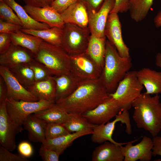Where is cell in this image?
Wrapping results in <instances>:
<instances>
[{
    "label": "cell",
    "mask_w": 161,
    "mask_h": 161,
    "mask_svg": "<svg viewBox=\"0 0 161 161\" xmlns=\"http://www.w3.org/2000/svg\"><path fill=\"white\" fill-rule=\"evenodd\" d=\"M100 78L80 82L70 95L55 101L68 113L82 114L95 108L109 97Z\"/></svg>",
    "instance_id": "6da1fadb"
},
{
    "label": "cell",
    "mask_w": 161,
    "mask_h": 161,
    "mask_svg": "<svg viewBox=\"0 0 161 161\" xmlns=\"http://www.w3.org/2000/svg\"><path fill=\"white\" fill-rule=\"evenodd\" d=\"M159 94L153 96L142 93L133 102L132 118L137 127L148 131L153 137L161 131V103Z\"/></svg>",
    "instance_id": "7a4b0ae2"
},
{
    "label": "cell",
    "mask_w": 161,
    "mask_h": 161,
    "mask_svg": "<svg viewBox=\"0 0 161 161\" xmlns=\"http://www.w3.org/2000/svg\"><path fill=\"white\" fill-rule=\"evenodd\" d=\"M132 66L130 57H121L116 48L107 40L104 64L100 78L109 93L115 91Z\"/></svg>",
    "instance_id": "3957f363"
},
{
    "label": "cell",
    "mask_w": 161,
    "mask_h": 161,
    "mask_svg": "<svg viewBox=\"0 0 161 161\" xmlns=\"http://www.w3.org/2000/svg\"><path fill=\"white\" fill-rule=\"evenodd\" d=\"M34 58L46 66L53 75L70 72V55L60 45L43 41L34 55Z\"/></svg>",
    "instance_id": "277c9868"
},
{
    "label": "cell",
    "mask_w": 161,
    "mask_h": 161,
    "mask_svg": "<svg viewBox=\"0 0 161 161\" xmlns=\"http://www.w3.org/2000/svg\"><path fill=\"white\" fill-rule=\"evenodd\" d=\"M55 103L54 101H28L7 98L6 107L10 119L21 132L23 123L30 115L50 108Z\"/></svg>",
    "instance_id": "5b68a950"
},
{
    "label": "cell",
    "mask_w": 161,
    "mask_h": 161,
    "mask_svg": "<svg viewBox=\"0 0 161 161\" xmlns=\"http://www.w3.org/2000/svg\"><path fill=\"white\" fill-rule=\"evenodd\" d=\"M62 29L60 46L69 55L86 52L91 35L89 27L83 28L66 23Z\"/></svg>",
    "instance_id": "8992f818"
},
{
    "label": "cell",
    "mask_w": 161,
    "mask_h": 161,
    "mask_svg": "<svg viewBox=\"0 0 161 161\" xmlns=\"http://www.w3.org/2000/svg\"><path fill=\"white\" fill-rule=\"evenodd\" d=\"M144 86L139 80L137 71H129L119 83L115 91L109 94L119 103L121 111L129 110L141 94Z\"/></svg>",
    "instance_id": "52a82bcc"
},
{
    "label": "cell",
    "mask_w": 161,
    "mask_h": 161,
    "mask_svg": "<svg viewBox=\"0 0 161 161\" xmlns=\"http://www.w3.org/2000/svg\"><path fill=\"white\" fill-rule=\"evenodd\" d=\"M115 117L111 122L100 125L95 124L91 137L92 142L102 144L108 141L120 145H125L128 143L117 142L113 139L112 135L116 124L119 122L126 125L125 132L126 133L129 134L131 133V126L128 110L120 111Z\"/></svg>",
    "instance_id": "ba28073f"
},
{
    "label": "cell",
    "mask_w": 161,
    "mask_h": 161,
    "mask_svg": "<svg viewBox=\"0 0 161 161\" xmlns=\"http://www.w3.org/2000/svg\"><path fill=\"white\" fill-rule=\"evenodd\" d=\"M70 56V72L79 81L100 78L102 70L86 52Z\"/></svg>",
    "instance_id": "9c48e42d"
},
{
    "label": "cell",
    "mask_w": 161,
    "mask_h": 161,
    "mask_svg": "<svg viewBox=\"0 0 161 161\" xmlns=\"http://www.w3.org/2000/svg\"><path fill=\"white\" fill-rule=\"evenodd\" d=\"M120 111L119 103L109 94V97L103 102L93 109L82 114L91 123L100 125L109 122Z\"/></svg>",
    "instance_id": "30bf717a"
},
{
    "label": "cell",
    "mask_w": 161,
    "mask_h": 161,
    "mask_svg": "<svg viewBox=\"0 0 161 161\" xmlns=\"http://www.w3.org/2000/svg\"><path fill=\"white\" fill-rule=\"evenodd\" d=\"M136 139L128 142L124 146H121L124 161H150L152 154L153 143L152 139L146 136L143 137L141 141L135 145L132 143Z\"/></svg>",
    "instance_id": "8fae6325"
},
{
    "label": "cell",
    "mask_w": 161,
    "mask_h": 161,
    "mask_svg": "<svg viewBox=\"0 0 161 161\" xmlns=\"http://www.w3.org/2000/svg\"><path fill=\"white\" fill-rule=\"evenodd\" d=\"M105 35L123 57H130L129 49L125 43L122 36V25L118 13H110L106 25Z\"/></svg>",
    "instance_id": "7c38bea8"
},
{
    "label": "cell",
    "mask_w": 161,
    "mask_h": 161,
    "mask_svg": "<svg viewBox=\"0 0 161 161\" xmlns=\"http://www.w3.org/2000/svg\"><path fill=\"white\" fill-rule=\"evenodd\" d=\"M6 100L0 103V145L11 151L16 148V136L21 131L8 115Z\"/></svg>",
    "instance_id": "4fadbf2b"
},
{
    "label": "cell",
    "mask_w": 161,
    "mask_h": 161,
    "mask_svg": "<svg viewBox=\"0 0 161 161\" xmlns=\"http://www.w3.org/2000/svg\"><path fill=\"white\" fill-rule=\"evenodd\" d=\"M115 2V0H104L97 11L88 12V27L91 35L99 38L106 37L104 33L106 25Z\"/></svg>",
    "instance_id": "5bb4252c"
},
{
    "label": "cell",
    "mask_w": 161,
    "mask_h": 161,
    "mask_svg": "<svg viewBox=\"0 0 161 161\" xmlns=\"http://www.w3.org/2000/svg\"><path fill=\"white\" fill-rule=\"evenodd\" d=\"M0 75L7 87V98L28 101L38 100L35 96L21 84L9 69L0 65Z\"/></svg>",
    "instance_id": "9a60e30c"
},
{
    "label": "cell",
    "mask_w": 161,
    "mask_h": 161,
    "mask_svg": "<svg viewBox=\"0 0 161 161\" xmlns=\"http://www.w3.org/2000/svg\"><path fill=\"white\" fill-rule=\"evenodd\" d=\"M23 7L32 18L38 22L47 24L51 27L63 29L65 23L61 14L51 6L38 7L26 4Z\"/></svg>",
    "instance_id": "2e32d148"
},
{
    "label": "cell",
    "mask_w": 161,
    "mask_h": 161,
    "mask_svg": "<svg viewBox=\"0 0 161 161\" xmlns=\"http://www.w3.org/2000/svg\"><path fill=\"white\" fill-rule=\"evenodd\" d=\"M34 59V54L29 50L12 43L6 52L0 54V65L10 69L21 64L29 63Z\"/></svg>",
    "instance_id": "e0dca14e"
},
{
    "label": "cell",
    "mask_w": 161,
    "mask_h": 161,
    "mask_svg": "<svg viewBox=\"0 0 161 161\" xmlns=\"http://www.w3.org/2000/svg\"><path fill=\"white\" fill-rule=\"evenodd\" d=\"M61 15L65 23L75 24L83 28L88 27L87 10L84 4L79 1L68 7Z\"/></svg>",
    "instance_id": "ac0fdd59"
},
{
    "label": "cell",
    "mask_w": 161,
    "mask_h": 161,
    "mask_svg": "<svg viewBox=\"0 0 161 161\" xmlns=\"http://www.w3.org/2000/svg\"><path fill=\"white\" fill-rule=\"evenodd\" d=\"M121 146L106 142L97 147L92 157V161H123L124 157Z\"/></svg>",
    "instance_id": "d6986e66"
},
{
    "label": "cell",
    "mask_w": 161,
    "mask_h": 161,
    "mask_svg": "<svg viewBox=\"0 0 161 161\" xmlns=\"http://www.w3.org/2000/svg\"><path fill=\"white\" fill-rule=\"evenodd\" d=\"M92 129L70 133L56 138L46 139L41 143V146L46 148L55 151L61 154L76 139L83 136L92 134Z\"/></svg>",
    "instance_id": "ffe728a7"
},
{
    "label": "cell",
    "mask_w": 161,
    "mask_h": 161,
    "mask_svg": "<svg viewBox=\"0 0 161 161\" xmlns=\"http://www.w3.org/2000/svg\"><path fill=\"white\" fill-rule=\"evenodd\" d=\"M137 77L148 94H161V72L148 68L137 71Z\"/></svg>",
    "instance_id": "44dd1931"
},
{
    "label": "cell",
    "mask_w": 161,
    "mask_h": 161,
    "mask_svg": "<svg viewBox=\"0 0 161 161\" xmlns=\"http://www.w3.org/2000/svg\"><path fill=\"white\" fill-rule=\"evenodd\" d=\"M27 89L38 100L55 101L56 83L53 76L44 80L35 82Z\"/></svg>",
    "instance_id": "7402d4cb"
},
{
    "label": "cell",
    "mask_w": 161,
    "mask_h": 161,
    "mask_svg": "<svg viewBox=\"0 0 161 161\" xmlns=\"http://www.w3.org/2000/svg\"><path fill=\"white\" fill-rule=\"evenodd\" d=\"M47 123L32 114L24 121L23 126L28 131L29 139L34 142L41 143L46 140L45 131Z\"/></svg>",
    "instance_id": "603a6c76"
},
{
    "label": "cell",
    "mask_w": 161,
    "mask_h": 161,
    "mask_svg": "<svg viewBox=\"0 0 161 161\" xmlns=\"http://www.w3.org/2000/svg\"><path fill=\"white\" fill-rule=\"evenodd\" d=\"M16 13L21 24L22 29L41 30L51 27L47 24L38 22L32 18L26 12L23 7L15 0H3Z\"/></svg>",
    "instance_id": "cb8c5ba5"
},
{
    "label": "cell",
    "mask_w": 161,
    "mask_h": 161,
    "mask_svg": "<svg viewBox=\"0 0 161 161\" xmlns=\"http://www.w3.org/2000/svg\"><path fill=\"white\" fill-rule=\"evenodd\" d=\"M53 77L56 83L55 100L71 94L80 82L70 72L59 75H54Z\"/></svg>",
    "instance_id": "d4e9b609"
},
{
    "label": "cell",
    "mask_w": 161,
    "mask_h": 161,
    "mask_svg": "<svg viewBox=\"0 0 161 161\" xmlns=\"http://www.w3.org/2000/svg\"><path fill=\"white\" fill-rule=\"evenodd\" d=\"M106 38L91 35L86 52L102 70L105 62Z\"/></svg>",
    "instance_id": "484cf974"
},
{
    "label": "cell",
    "mask_w": 161,
    "mask_h": 161,
    "mask_svg": "<svg viewBox=\"0 0 161 161\" xmlns=\"http://www.w3.org/2000/svg\"><path fill=\"white\" fill-rule=\"evenodd\" d=\"M10 34L13 44L26 48L34 55L43 41L37 36L25 33L21 30Z\"/></svg>",
    "instance_id": "4316f807"
},
{
    "label": "cell",
    "mask_w": 161,
    "mask_h": 161,
    "mask_svg": "<svg viewBox=\"0 0 161 161\" xmlns=\"http://www.w3.org/2000/svg\"><path fill=\"white\" fill-rule=\"evenodd\" d=\"M33 114L47 123L63 124L67 119L69 113L55 103L51 107L38 111Z\"/></svg>",
    "instance_id": "83f0119b"
},
{
    "label": "cell",
    "mask_w": 161,
    "mask_h": 161,
    "mask_svg": "<svg viewBox=\"0 0 161 161\" xmlns=\"http://www.w3.org/2000/svg\"><path fill=\"white\" fill-rule=\"evenodd\" d=\"M23 32L37 36L50 44L60 45L63 29L58 27H52L41 30L22 29Z\"/></svg>",
    "instance_id": "f1b7e54d"
},
{
    "label": "cell",
    "mask_w": 161,
    "mask_h": 161,
    "mask_svg": "<svg viewBox=\"0 0 161 161\" xmlns=\"http://www.w3.org/2000/svg\"><path fill=\"white\" fill-rule=\"evenodd\" d=\"M70 133L93 129L95 124L90 123L82 114L69 113L66 120L62 124Z\"/></svg>",
    "instance_id": "f546056e"
},
{
    "label": "cell",
    "mask_w": 161,
    "mask_h": 161,
    "mask_svg": "<svg viewBox=\"0 0 161 161\" xmlns=\"http://www.w3.org/2000/svg\"><path fill=\"white\" fill-rule=\"evenodd\" d=\"M154 0H130L129 10L131 18L136 22L146 17Z\"/></svg>",
    "instance_id": "4dcf8cb0"
},
{
    "label": "cell",
    "mask_w": 161,
    "mask_h": 161,
    "mask_svg": "<svg viewBox=\"0 0 161 161\" xmlns=\"http://www.w3.org/2000/svg\"><path fill=\"white\" fill-rule=\"evenodd\" d=\"M9 69L21 84L27 89L35 82L33 71L27 63L21 64Z\"/></svg>",
    "instance_id": "1f68e13d"
},
{
    "label": "cell",
    "mask_w": 161,
    "mask_h": 161,
    "mask_svg": "<svg viewBox=\"0 0 161 161\" xmlns=\"http://www.w3.org/2000/svg\"><path fill=\"white\" fill-rule=\"evenodd\" d=\"M28 64L33 71L35 82L44 80L54 76L46 66L35 59Z\"/></svg>",
    "instance_id": "d6a6232c"
},
{
    "label": "cell",
    "mask_w": 161,
    "mask_h": 161,
    "mask_svg": "<svg viewBox=\"0 0 161 161\" xmlns=\"http://www.w3.org/2000/svg\"><path fill=\"white\" fill-rule=\"evenodd\" d=\"M13 10L3 0H0V19L22 26L20 20Z\"/></svg>",
    "instance_id": "836d02e7"
},
{
    "label": "cell",
    "mask_w": 161,
    "mask_h": 161,
    "mask_svg": "<svg viewBox=\"0 0 161 161\" xmlns=\"http://www.w3.org/2000/svg\"><path fill=\"white\" fill-rule=\"evenodd\" d=\"M70 133L62 124L47 123L45 131L46 139L56 138Z\"/></svg>",
    "instance_id": "e575fe53"
},
{
    "label": "cell",
    "mask_w": 161,
    "mask_h": 161,
    "mask_svg": "<svg viewBox=\"0 0 161 161\" xmlns=\"http://www.w3.org/2000/svg\"><path fill=\"white\" fill-rule=\"evenodd\" d=\"M0 145V161H28L27 158L20 154H15Z\"/></svg>",
    "instance_id": "d590c367"
},
{
    "label": "cell",
    "mask_w": 161,
    "mask_h": 161,
    "mask_svg": "<svg viewBox=\"0 0 161 161\" xmlns=\"http://www.w3.org/2000/svg\"><path fill=\"white\" fill-rule=\"evenodd\" d=\"M39 155L44 161H58L61 154L55 151L41 146Z\"/></svg>",
    "instance_id": "8d00e7d4"
},
{
    "label": "cell",
    "mask_w": 161,
    "mask_h": 161,
    "mask_svg": "<svg viewBox=\"0 0 161 161\" xmlns=\"http://www.w3.org/2000/svg\"><path fill=\"white\" fill-rule=\"evenodd\" d=\"M22 29L21 26L0 19V33L10 34Z\"/></svg>",
    "instance_id": "74e56055"
},
{
    "label": "cell",
    "mask_w": 161,
    "mask_h": 161,
    "mask_svg": "<svg viewBox=\"0 0 161 161\" xmlns=\"http://www.w3.org/2000/svg\"><path fill=\"white\" fill-rule=\"evenodd\" d=\"M79 0H55L50 5L61 14L68 7Z\"/></svg>",
    "instance_id": "f35d334b"
},
{
    "label": "cell",
    "mask_w": 161,
    "mask_h": 161,
    "mask_svg": "<svg viewBox=\"0 0 161 161\" xmlns=\"http://www.w3.org/2000/svg\"><path fill=\"white\" fill-rule=\"evenodd\" d=\"M130 1L115 0L114 5L110 13H122L127 12L129 10Z\"/></svg>",
    "instance_id": "ab89813d"
},
{
    "label": "cell",
    "mask_w": 161,
    "mask_h": 161,
    "mask_svg": "<svg viewBox=\"0 0 161 161\" xmlns=\"http://www.w3.org/2000/svg\"><path fill=\"white\" fill-rule=\"evenodd\" d=\"M18 150L21 155L26 158L31 157L33 153L32 146L26 141L21 142L18 145Z\"/></svg>",
    "instance_id": "60d3db41"
},
{
    "label": "cell",
    "mask_w": 161,
    "mask_h": 161,
    "mask_svg": "<svg viewBox=\"0 0 161 161\" xmlns=\"http://www.w3.org/2000/svg\"><path fill=\"white\" fill-rule=\"evenodd\" d=\"M11 44L12 41L10 34L0 33V54L6 52Z\"/></svg>",
    "instance_id": "b9f144b4"
},
{
    "label": "cell",
    "mask_w": 161,
    "mask_h": 161,
    "mask_svg": "<svg viewBox=\"0 0 161 161\" xmlns=\"http://www.w3.org/2000/svg\"><path fill=\"white\" fill-rule=\"evenodd\" d=\"M86 7L88 12H96L104 0H79Z\"/></svg>",
    "instance_id": "7bdbcfd3"
},
{
    "label": "cell",
    "mask_w": 161,
    "mask_h": 161,
    "mask_svg": "<svg viewBox=\"0 0 161 161\" xmlns=\"http://www.w3.org/2000/svg\"><path fill=\"white\" fill-rule=\"evenodd\" d=\"M26 5L32 6L43 7L50 6L55 0H23Z\"/></svg>",
    "instance_id": "ee69618b"
},
{
    "label": "cell",
    "mask_w": 161,
    "mask_h": 161,
    "mask_svg": "<svg viewBox=\"0 0 161 161\" xmlns=\"http://www.w3.org/2000/svg\"><path fill=\"white\" fill-rule=\"evenodd\" d=\"M153 143V156H161V136L157 135L152 139Z\"/></svg>",
    "instance_id": "f6af8a7d"
},
{
    "label": "cell",
    "mask_w": 161,
    "mask_h": 161,
    "mask_svg": "<svg viewBox=\"0 0 161 161\" xmlns=\"http://www.w3.org/2000/svg\"><path fill=\"white\" fill-rule=\"evenodd\" d=\"M7 89L3 78L0 76V103L6 100L7 98Z\"/></svg>",
    "instance_id": "bcb514c9"
},
{
    "label": "cell",
    "mask_w": 161,
    "mask_h": 161,
    "mask_svg": "<svg viewBox=\"0 0 161 161\" xmlns=\"http://www.w3.org/2000/svg\"><path fill=\"white\" fill-rule=\"evenodd\" d=\"M155 26L157 28L161 27V10L160 11L154 18Z\"/></svg>",
    "instance_id": "7dc6e473"
},
{
    "label": "cell",
    "mask_w": 161,
    "mask_h": 161,
    "mask_svg": "<svg viewBox=\"0 0 161 161\" xmlns=\"http://www.w3.org/2000/svg\"><path fill=\"white\" fill-rule=\"evenodd\" d=\"M156 65L161 68V53H157L156 57Z\"/></svg>",
    "instance_id": "c3c4849f"
}]
</instances>
